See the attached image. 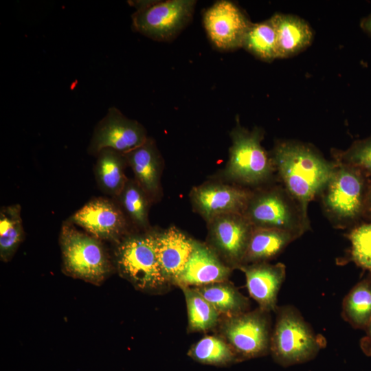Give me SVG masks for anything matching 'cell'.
<instances>
[{
	"label": "cell",
	"instance_id": "6da1fadb",
	"mask_svg": "<svg viewBox=\"0 0 371 371\" xmlns=\"http://www.w3.org/2000/svg\"><path fill=\"white\" fill-rule=\"evenodd\" d=\"M271 156L281 184L308 216L310 202L326 186L335 162L308 144L291 140L277 142Z\"/></svg>",
	"mask_w": 371,
	"mask_h": 371
},
{
	"label": "cell",
	"instance_id": "7a4b0ae2",
	"mask_svg": "<svg viewBox=\"0 0 371 371\" xmlns=\"http://www.w3.org/2000/svg\"><path fill=\"white\" fill-rule=\"evenodd\" d=\"M113 259L118 274L137 290L161 294L172 286L159 264L153 229L126 235L115 244Z\"/></svg>",
	"mask_w": 371,
	"mask_h": 371
},
{
	"label": "cell",
	"instance_id": "3957f363",
	"mask_svg": "<svg viewBox=\"0 0 371 371\" xmlns=\"http://www.w3.org/2000/svg\"><path fill=\"white\" fill-rule=\"evenodd\" d=\"M229 158L221 171V181L255 189L272 183L276 169L271 156L261 144L263 131L248 130L238 123L230 132Z\"/></svg>",
	"mask_w": 371,
	"mask_h": 371
},
{
	"label": "cell",
	"instance_id": "277c9868",
	"mask_svg": "<svg viewBox=\"0 0 371 371\" xmlns=\"http://www.w3.org/2000/svg\"><path fill=\"white\" fill-rule=\"evenodd\" d=\"M335 164L319 195L322 205L334 227H354L363 218L371 179L357 168Z\"/></svg>",
	"mask_w": 371,
	"mask_h": 371
},
{
	"label": "cell",
	"instance_id": "5b68a950",
	"mask_svg": "<svg viewBox=\"0 0 371 371\" xmlns=\"http://www.w3.org/2000/svg\"><path fill=\"white\" fill-rule=\"evenodd\" d=\"M63 272L74 278L101 284L115 269L102 240L65 221L59 234Z\"/></svg>",
	"mask_w": 371,
	"mask_h": 371
},
{
	"label": "cell",
	"instance_id": "8992f818",
	"mask_svg": "<svg viewBox=\"0 0 371 371\" xmlns=\"http://www.w3.org/2000/svg\"><path fill=\"white\" fill-rule=\"evenodd\" d=\"M243 215L254 227L283 230L298 238L310 229L308 216L281 183L253 189Z\"/></svg>",
	"mask_w": 371,
	"mask_h": 371
},
{
	"label": "cell",
	"instance_id": "52a82bcc",
	"mask_svg": "<svg viewBox=\"0 0 371 371\" xmlns=\"http://www.w3.org/2000/svg\"><path fill=\"white\" fill-rule=\"evenodd\" d=\"M272 329L270 353L278 364L287 367L313 359L322 347L320 341L297 309L278 307Z\"/></svg>",
	"mask_w": 371,
	"mask_h": 371
},
{
	"label": "cell",
	"instance_id": "ba28073f",
	"mask_svg": "<svg viewBox=\"0 0 371 371\" xmlns=\"http://www.w3.org/2000/svg\"><path fill=\"white\" fill-rule=\"evenodd\" d=\"M272 329L270 312L258 307L237 315L221 317L215 330L243 361L270 353Z\"/></svg>",
	"mask_w": 371,
	"mask_h": 371
},
{
	"label": "cell",
	"instance_id": "9c48e42d",
	"mask_svg": "<svg viewBox=\"0 0 371 371\" xmlns=\"http://www.w3.org/2000/svg\"><path fill=\"white\" fill-rule=\"evenodd\" d=\"M132 27L157 41L174 38L192 19L196 1H134Z\"/></svg>",
	"mask_w": 371,
	"mask_h": 371
},
{
	"label": "cell",
	"instance_id": "30bf717a",
	"mask_svg": "<svg viewBox=\"0 0 371 371\" xmlns=\"http://www.w3.org/2000/svg\"><path fill=\"white\" fill-rule=\"evenodd\" d=\"M206 243L233 270L243 265L253 226L243 214H225L206 222Z\"/></svg>",
	"mask_w": 371,
	"mask_h": 371
},
{
	"label": "cell",
	"instance_id": "8fae6325",
	"mask_svg": "<svg viewBox=\"0 0 371 371\" xmlns=\"http://www.w3.org/2000/svg\"><path fill=\"white\" fill-rule=\"evenodd\" d=\"M67 221L101 240L119 242L133 229L117 203L112 198L95 197L75 212Z\"/></svg>",
	"mask_w": 371,
	"mask_h": 371
},
{
	"label": "cell",
	"instance_id": "7c38bea8",
	"mask_svg": "<svg viewBox=\"0 0 371 371\" xmlns=\"http://www.w3.org/2000/svg\"><path fill=\"white\" fill-rule=\"evenodd\" d=\"M148 137L141 123L112 106L96 124L87 151L96 156L101 150L110 148L125 154L143 144Z\"/></svg>",
	"mask_w": 371,
	"mask_h": 371
},
{
	"label": "cell",
	"instance_id": "4fadbf2b",
	"mask_svg": "<svg viewBox=\"0 0 371 371\" xmlns=\"http://www.w3.org/2000/svg\"><path fill=\"white\" fill-rule=\"evenodd\" d=\"M252 192L221 180H210L192 188L189 196L194 211L207 222L221 214H243Z\"/></svg>",
	"mask_w": 371,
	"mask_h": 371
},
{
	"label": "cell",
	"instance_id": "5bb4252c",
	"mask_svg": "<svg viewBox=\"0 0 371 371\" xmlns=\"http://www.w3.org/2000/svg\"><path fill=\"white\" fill-rule=\"evenodd\" d=\"M251 24L243 12L230 1H218L203 14V25L210 40L223 50L243 47Z\"/></svg>",
	"mask_w": 371,
	"mask_h": 371
},
{
	"label": "cell",
	"instance_id": "9a60e30c",
	"mask_svg": "<svg viewBox=\"0 0 371 371\" xmlns=\"http://www.w3.org/2000/svg\"><path fill=\"white\" fill-rule=\"evenodd\" d=\"M232 271L205 242L194 239L190 258L173 285L197 287L225 281Z\"/></svg>",
	"mask_w": 371,
	"mask_h": 371
},
{
	"label": "cell",
	"instance_id": "2e32d148",
	"mask_svg": "<svg viewBox=\"0 0 371 371\" xmlns=\"http://www.w3.org/2000/svg\"><path fill=\"white\" fill-rule=\"evenodd\" d=\"M238 269L244 273L249 294L258 307L276 312L278 294L286 277L285 265L264 262L245 265Z\"/></svg>",
	"mask_w": 371,
	"mask_h": 371
},
{
	"label": "cell",
	"instance_id": "e0dca14e",
	"mask_svg": "<svg viewBox=\"0 0 371 371\" xmlns=\"http://www.w3.org/2000/svg\"><path fill=\"white\" fill-rule=\"evenodd\" d=\"M124 155L135 181L153 203L160 201L163 195L161 177L164 161L155 140L148 137L143 144Z\"/></svg>",
	"mask_w": 371,
	"mask_h": 371
},
{
	"label": "cell",
	"instance_id": "ac0fdd59",
	"mask_svg": "<svg viewBox=\"0 0 371 371\" xmlns=\"http://www.w3.org/2000/svg\"><path fill=\"white\" fill-rule=\"evenodd\" d=\"M154 232L159 264L166 279L172 286L190 258L194 239L175 226L154 229Z\"/></svg>",
	"mask_w": 371,
	"mask_h": 371
},
{
	"label": "cell",
	"instance_id": "d6986e66",
	"mask_svg": "<svg viewBox=\"0 0 371 371\" xmlns=\"http://www.w3.org/2000/svg\"><path fill=\"white\" fill-rule=\"evenodd\" d=\"M297 238L296 235L286 231L253 227L243 265L269 262Z\"/></svg>",
	"mask_w": 371,
	"mask_h": 371
},
{
	"label": "cell",
	"instance_id": "ffe728a7",
	"mask_svg": "<svg viewBox=\"0 0 371 371\" xmlns=\"http://www.w3.org/2000/svg\"><path fill=\"white\" fill-rule=\"evenodd\" d=\"M276 28L278 58H286L303 49L311 42L313 34L302 19L278 14L271 18Z\"/></svg>",
	"mask_w": 371,
	"mask_h": 371
},
{
	"label": "cell",
	"instance_id": "44dd1931",
	"mask_svg": "<svg viewBox=\"0 0 371 371\" xmlns=\"http://www.w3.org/2000/svg\"><path fill=\"white\" fill-rule=\"evenodd\" d=\"M94 175L102 192L116 197L128 178L125 175L128 166L125 155L110 148L101 150L95 156Z\"/></svg>",
	"mask_w": 371,
	"mask_h": 371
},
{
	"label": "cell",
	"instance_id": "7402d4cb",
	"mask_svg": "<svg viewBox=\"0 0 371 371\" xmlns=\"http://www.w3.org/2000/svg\"><path fill=\"white\" fill-rule=\"evenodd\" d=\"M194 288L214 307L221 317H232L249 311V300L229 280Z\"/></svg>",
	"mask_w": 371,
	"mask_h": 371
},
{
	"label": "cell",
	"instance_id": "603a6c76",
	"mask_svg": "<svg viewBox=\"0 0 371 371\" xmlns=\"http://www.w3.org/2000/svg\"><path fill=\"white\" fill-rule=\"evenodd\" d=\"M113 199L117 203L134 230L147 232L152 229L148 213L153 202L134 179H128L120 193Z\"/></svg>",
	"mask_w": 371,
	"mask_h": 371
},
{
	"label": "cell",
	"instance_id": "cb8c5ba5",
	"mask_svg": "<svg viewBox=\"0 0 371 371\" xmlns=\"http://www.w3.org/2000/svg\"><path fill=\"white\" fill-rule=\"evenodd\" d=\"M187 355L199 363L216 367H227L241 362L229 344L216 333L205 335L193 344Z\"/></svg>",
	"mask_w": 371,
	"mask_h": 371
},
{
	"label": "cell",
	"instance_id": "d4e9b609",
	"mask_svg": "<svg viewBox=\"0 0 371 371\" xmlns=\"http://www.w3.org/2000/svg\"><path fill=\"white\" fill-rule=\"evenodd\" d=\"M183 293L188 314V332L205 333L216 330L221 316L194 287L180 288Z\"/></svg>",
	"mask_w": 371,
	"mask_h": 371
},
{
	"label": "cell",
	"instance_id": "484cf974",
	"mask_svg": "<svg viewBox=\"0 0 371 371\" xmlns=\"http://www.w3.org/2000/svg\"><path fill=\"white\" fill-rule=\"evenodd\" d=\"M342 317L352 327L365 329L371 321V278L358 282L346 295Z\"/></svg>",
	"mask_w": 371,
	"mask_h": 371
},
{
	"label": "cell",
	"instance_id": "4316f807",
	"mask_svg": "<svg viewBox=\"0 0 371 371\" xmlns=\"http://www.w3.org/2000/svg\"><path fill=\"white\" fill-rule=\"evenodd\" d=\"M19 204L2 206L0 210V258L10 261L25 238Z\"/></svg>",
	"mask_w": 371,
	"mask_h": 371
},
{
	"label": "cell",
	"instance_id": "83f0119b",
	"mask_svg": "<svg viewBox=\"0 0 371 371\" xmlns=\"http://www.w3.org/2000/svg\"><path fill=\"white\" fill-rule=\"evenodd\" d=\"M243 47L264 60L278 58L276 32L271 18L251 24L244 38Z\"/></svg>",
	"mask_w": 371,
	"mask_h": 371
},
{
	"label": "cell",
	"instance_id": "f1b7e54d",
	"mask_svg": "<svg viewBox=\"0 0 371 371\" xmlns=\"http://www.w3.org/2000/svg\"><path fill=\"white\" fill-rule=\"evenodd\" d=\"M334 161L359 169L371 179V136L357 140L346 150H334Z\"/></svg>",
	"mask_w": 371,
	"mask_h": 371
},
{
	"label": "cell",
	"instance_id": "f546056e",
	"mask_svg": "<svg viewBox=\"0 0 371 371\" xmlns=\"http://www.w3.org/2000/svg\"><path fill=\"white\" fill-rule=\"evenodd\" d=\"M348 238L351 243L350 260L371 272V222L357 225Z\"/></svg>",
	"mask_w": 371,
	"mask_h": 371
},
{
	"label": "cell",
	"instance_id": "4dcf8cb0",
	"mask_svg": "<svg viewBox=\"0 0 371 371\" xmlns=\"http://www.w3.org/2000/svg\"><path fill=\"white\" fill-rule=\"evenodd\" d=\"M366 330L367 335L361 341V348L366 355H371V321Z\"/></svg>",
	"mask_w": 371,
	"mask_h": 371
},
{
	"label": "cell",
	"instance_id": "1f68e13d",
	"mask_svg": "<svg viewBox=\"0 0 371 371\" xmlns=\"http://www.w3.org/2000/svg\"><path fill=\"white\" fill-rule=\"evenodd\" d=\"M363 218L371 222V183L366 196Z\"/></svg>",
	"mask_w": 371,
	"mask_h": 371
},
{
	"label": "cell",
	"instance_id": "d6a6232c",
	"mask_svg": "<svg viewBox=\"0 0 371 371\" xmlns=\"http://www.w3.org/2000/svg\"><path fill=\"white\" fill-rule=\"evenodd\" d=\"M363 25V27L371 34V16L364 21Z\"/></svg>",
	"mask_w": 371,
	"mask_h": 371
},
{
	"label": "cell",
	"instance_id": "836d02e7",
	"mask_svg": "<svg viewBox=\"0 0 371 371\" xmlns=\"http://www.w3.org/2000/svg\"><path fill=\"white\" fill-rule=\"evenodd\" d=\"M370 278H371V272H370Z\"/></svg>",
	"mask_w": 371,
	"mask_h": 371
}]
</instances>
